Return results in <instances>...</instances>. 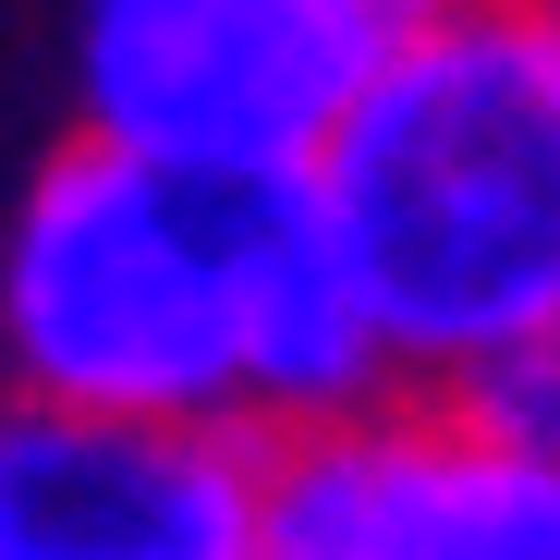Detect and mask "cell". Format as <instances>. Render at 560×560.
Returning a JSON list of instances; mask_svg holds the SVG:
<instances>
[{
    "mask_svg": "<svg viewBox=\"0 0 560 560\" xmlns=\"http://www.w3.org/2000/svg\"><path fill=\"white\" fill-rule=\"evenodd\" d=\"M305 208L378 317L390 378L560 341V13L415 0L305 159Z\"/></svg>",
    "mask_w": 560,
    "mask_h": 560,
    "instance_id": "6da1fadb",
    "label": "cell"
},
{
    "mask_svg": "<svg viewBox=\"0 0 560 560\" xmlns=\"http://www.w3.org/2000/svg\"><path fill=\"white\" fill-rule=\"evenodd\" d=\"M244 208L122 147H61L0 244V353L25 402L244 427Z\"/></svg>",
    "mask_w": 560,
    "mask_h": 560,
    "instance_id": "7a4b0ae2",
    "label": "cell"
},
{
    "mask_svg": "<svg viewBox=\"0 0 560 560\" xmlns=\"http://www.w3.org/2000/svg\"><path fill=\"white\" fill-rule=\"evenodd\" d=\"M415 0H85V147L183 183H305Z\"/></svg>",
    "mask_w": 560,
    "mask_h": 560,
    "instance_id": "3957f363",
    "label": "cell"
},
{
    "mask_svg": "<svg viewBox=\"0 0 560 560\" xmlns=\"http://www.w3.org/2000/svg\"><path fill=\"white\" fill-rule=\"evenodd\" d=\"M244 560H560V451L365 402L256 451Z\"/></svg>",
    "mask_w": 560,
    "mask_h": 560,
    "instance_id": "277c9868",
    "label": "cell"
},
{
    "mask_svg": "<svg viewBox=\"0 0 560 560\" xmlns=\"http://www.w3.org/2000/svg\"><path fill=\"white\" fill-rule=\"evenodd\" d=\"M244 427H147L73 402H0V560H244Z\"/></svg>",
    "mask_w": 560,
    "mask_h": 560,
    "instance_id": "5b68a950",
    "label": "cell"
},
{
    "mask_svg": "<svg viewBox=\"0 0 560 560\" xmlns=\"http://www.w3.org/2000/svg\"><path fill=\"white\" fill-rule=\"evenodd\" d=\"M378 390H390L378 317H365L353 268L329 256L305 183H256V208H244V439L341 427Z\"/></svg>",
    "mask_w": 560,
    "mask_h": 560,
    "instance_id": "8992f818",
    "label": "cell"
},
{
    "mask_svg": "<svg viewBox=\"0 0 560 560\" xmlns=\"http://www.w3.org/2000/svg\"><path fill=\"white\" fill-rule=\"evenodd\" d=\"M451 427L512 439V451H560V341H512L488 365L451 378Z\"/></svg>",
    "mask_w": 560,
    "mask_h": 560,
    "instance_id": "52a82bcc",
    "label": "cell"
}]
</instances>
